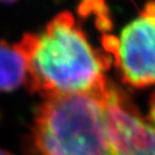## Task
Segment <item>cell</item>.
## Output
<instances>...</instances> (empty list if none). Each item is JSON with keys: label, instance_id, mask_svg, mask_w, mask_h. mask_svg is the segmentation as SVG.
<instances>
[{"label": "cell", "instance_id": "obj_1", "mask_svg": "<svg viewBox=\"0 0 155 155\" xmlns=\"http://www.w3.org/2000/svg\"><path fill=\"white\" fill-rule=\"evenodd\" d=\"M16 44L27 61V86L43 99L98 94L110 82L104 72L111 57L92 45L70 12L58 13L41 32L26 34Z\"/></svg>", "mask_w": 155, "mask_h": 155}, {"label": "cell", "instance_id": "obj_2", "mask_svg": "<svg viewBox=\"0 0 155 155\" xmlns=\"http://www.w3.org/2000/svg\"><path fill=\"white\" fill-rule=\"evenodd\" d=\"M107 88L44 99L35 112L29 154L113 155L104 112Z\"/></svg>", "mask_w": 155, "mask_h": 155}, {"label": "cell", "instance_id": "obj_3", "mask_svg": "<svg viewBox=\"0 0 155 155\" xmlns=\"http://www.w3.org/2000/svg\"><path fill=\"white\" fill-rule=\"evenodd\" d=\"M104 51L125 84L143 88L155 84V1L145 3L119 37L104 35Z\"/></svg>", "mask_w": 155, "mask_h": 155}, {"label": "cell", "instance_id": "obj_4", "mask_svg": "<svg viewBox=\"0 0 155 155\" xmlns=\"http://www.w3.org/2000/svg\"><path fill=\"white\" fill-rule=\"evenodd\" d=\"M104 101L113 155H155V126L141 115L130 97L110 82Z\"/></svg>", "mask_w": 155, "mask_h": 155}, {"label": "cell", "instance_id": "obj_5", "mask_svg": "<svg viewBox=\"0 0 155 155\" xmlns=\"http://www.w3.org/2000/svg\"><path fill=\"white\" fill-rule=\"evenodd\" d=\"M27 79V61L17 44L0 41V93L16 90Z\"/></svg>", "mask_w": 155, "mask_h": 155}, {"label": "cell", "instance_id": "obj_6", "mask_svg": "<svg viewBox=\"0 0 155 155\" xmlns=\"http://www.w3.org/2000/svg\"><path fill=\"white\" fill-rule=\"evenodd\" d=\"M149 120L155 126V92L153 94L150 101V112H149Z\"/></svg>", "mask_w": 155, "mask_h": 155}, {"label": "cell", "instance_id": "obj_7", "mask_svg": "<svg viewBox=\"0 0 155 155\" xmlns=\"http://www.w3.org/2000/svg\"><path fill=\"white\" fill-rule=\"evenodd\" d=\"M0 155H14V154H12V153L9 152V151L5 150V149L0 148Z\"/></svg>", "mask_w": 155, "mask_h": 155}, {"label": "cell", "instance_id": "obj_8", "mask_svg": "<svg viewBox=\"0 0 155 155\" xmlns=\"http://www.w3.org/2000/svg\"><path fill=\"white\" fill-rule=\"evenodd\" d=\"M17 0H0V2H3V3H12V2H15Z\"/></svg>", "mask_w": 155, "mask_h": 155}]
</instances>
